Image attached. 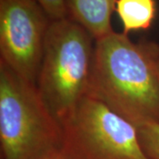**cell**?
Masks as SVG:
<instances>
[{
  "label": "cell",
  "instance_id": "6da1fadb",
  "mask_svg": "<svg viewBox=\"0 0 159 159\" xmlns=\"http://www.w3.org/2000/svg\"><path fill=\"white\" fill-rule=\"evenodd\" d=\"M159 43L112 31L96 40L88 96L135 125L159 122Z\"/></svg>",
  "mask_w": 159,
  "mask_h": 159
},
{
  "label": "cell",
  "instance_id": "7a4b0ae2",
  "mask_svg": "<svg viewBox=\"0 0 159 159\" xmlns=\"http://www.w3.org/2000/svg\"><path fill=\"white\" fill-rule=\"evenodd\" d=\"M62 125L37 87L0 61L2 159H43L61 149Z\"/></svg>",
  "mask_w": 159,
  "mask_h": 159
},
{
  "label": "cell",
  "instance_id": "3957f363",
  "mask_svg": "<svg viewBox=\"0 0 159 159\" xmlns=\"http://www.w3.org/2000/svg\"><path fill=\"white\" fill-rule=\"evenodd\" d=\"M95 42L69 18L49 26L36 87L60 124L88 96Z\"/></svg>",
  "mask_w": 159,
  "mask_h": 159
},
{
  "label": "cell",
  "instance_id": "277c9868",
  "mask_svg": "<svg viewBox=\"0 0 159 159\" xmlns=\"http://www.w3.org/2000/svg\"><path fill=\"white\" fill-rule=\"evenodd\" d=\"M61 125L68 159H151L136 126L94 97H84Z\"/></svg>",
  "mask_w": 159,
  "mask_h": 159
},
{
  "label": "cell",
  "instance_id": "5b68a950",
  "mask_svg": "<svg viewBox=\"0 0 159 159\" xmlns=\"http://www.w3.org/2000/svg\"><path fill=\"white\" fill-rule=\"evenodd\" d=\"M51 21L34 0H0V61L35 85Z\"/></svg>",
  "mask_w": 159,
  "mask_h": 159
},
{
  "label": "cell",
  "instance_id": "8992f818",
  "mask_svg": "<svg viewBox=\"0 0 159 159\" xmlns=\"http://www.w3.org/2000/svg\"><path fill=\"white\" fill-rule=\"evenodd\" d=\"M67 18L97 40L113 31L111 16L117 0H65Z\"/></svg>",
  "mask_w": 159,
  "mask_h": 159
},
{
  "label": "cell",
  "instance_id": "52a82bcc",
  "mask_svg": "<svg viewBox=\"0 0 159 159\" xmlns=\"http://www.w3.org/2000/svg\"><path fill=\"white\" fill-rule=\"evenodd\" d=\"M115 11L118 13L125 34L147 30L157 14L156 0H117Z\"/></svg>",
  "mask_w": 159,
  "mask_h": 159
},
{
  "label": "cell",
  "instance_id": "ba28073f",
  "mask_svg": "<svg viewBox=\"0 0 159 159\" xmlns=\"http://www.w3.org/2000/svg\"><path fill=\"white\" fill-rule=\"evenodd\" d=\"M135 126L144 151L151 159H159V122L146 121Z\"/></svg>",
  "mask_w": 159,
  "mask_h": 159
},
{
  "label": "cell",
  "instance_id": "9c48e42d",
  "mask_svg": "<svg viewBox=\"0 0 159 159\" xmlns=\"http://www.w3.org/2000/svg\"><path fill=\"white\" fill-rule=\"evenodd\" d=\"M44 10L51 20L67 18L65 0H34Z\"/></svg>",
  "mask_w": 159,
  "mask_h": 159
},
{
  "label": "cell",
  "instance_id": "30bf717a",
  "mask_svg": "<svg viewBox=\"0 0 159 159\" xmlns=\"http://www.w3.org/2000/svg\"><path fill=\"white\" fill-rule=\"evenodd\" d=\"M43 159H68L61 151V149L60 150H58L57 152H54V153L51 154L50 156H48V157H46L44 158Z\"/></svg>",
  "mask_w": 159,
  "mask_h": 159
},
{
  "label": "cell",
  "instance_id": "8fae6325",
  "mask_svg": "<svg viewBox=\"0 0 159 159\" xmlns=\"http://www.w3.org/2000/svg\"><path fill=\"white\" fill-rule=\"evenodd\" d=\"M157 73H158V78H159V60L157 63Z\"/></svg>",
  "mask_w": 159,
  "mask_h": 159
}]
</instances>
